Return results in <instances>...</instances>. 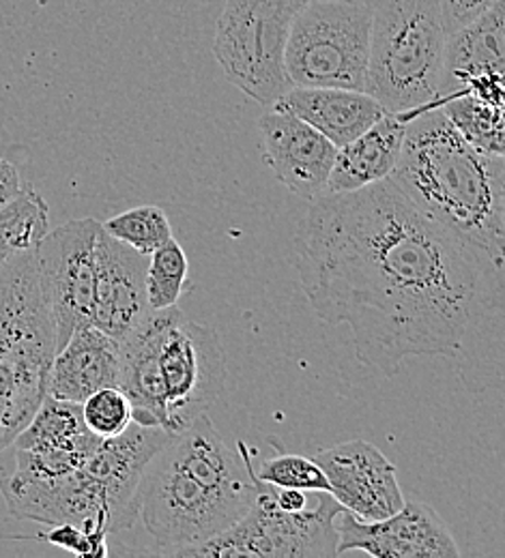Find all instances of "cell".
Segmentation results:
<instances>
[{
  "instance_id": "cell-1",
  "label": "cell",
  "mask_w": 505,
  "mask_h": 558,
  "mask_svg": "<svg viewBox=\"0 0 505 558\" xmlns=\"http://www.w3.org/2000/svg\"><path fill=\"white\" fill-rule=\"evenodd\" d=\"M294 256L316 316L347 325L358 361L385 378L411 356H456L500 294L491 256L389 177L314 198L297 223Z\"/></svg>"
},
{
  "instance_id": "cell-2",
  "label": "cell",
  "mask_w": 505,
  "mask_h": 558,
  "mask_svg": "<svg viewBox=\"0 0 505 558\" xmlns=\"http://www.w3.org/2000/svg\"><path fill=\"white\" fill-rule=\"evenodd\" d=\"M256 498L254 462L201 415L151 458L136 489L139 518L157 546L177 557L237 524Z\"/></svg>"
},
{
  "instance_id": "cell-3",
  "label": "cell",
  "mask_w": 505,
  "mask_h": 558,
  "mask_svg": "<svg viewBox=\"0 0 505 558\" xmlns=\"http://www.w3.org/2000/svg\"><path fill=\"white\" fill-rule=\"evenodd\" d=\"M389 179L418 209L504 269V157L480 153L441 108H426L411 114Z\"/></svg>"
},
{
  "instance_id": "cell-4",
  "label": "cell",
  "mask_w": 505,
  "mask_h": 558,
  "mask_svg": "<svg viewBox=\"0 0 505 558\" xmlns=\"http://www.w3.org/2000/svg\"><path fill=\"white\" fill-rule=\"evenodd\" d=\"M119 344V389L139 425L177 434L224 393L228 372L219 336L177 305L151 310Z\"/></svg>"
},
{
  "instance_id": "cell-5",
  "label": "cell",
  "mask_w": 505,
  "mask_h": 558,
  "mask_svg": "<svg viewBox=\"0 0 505 558\" xmlns=\"http://www.w3.org/2000/svg\"><path fill=\"white\" fill-rule=\"evenodd\" d=\"M55 354L57 329L31 250L0 269V451L48 396Z\"/></svg>"
},
{
  "instance_id": "cell-6",
  "label": "cell",
  "mask_w": 505,
  "mask_h": 558,
  "mask_svg": "<svg viewBox=\"0 0 505 558\" xmlns=\"http://www.w3.org/2000/svg\"><path fill=\"white\" fill-rule=\"evenodd\" d=\"M447 28L436 0H376L363 93L385 112L438 108Z\"/></svg>"
},
{
  "instance_id": "cell-7",
  "label": "cell",
  "mask_w": 505,
  "mask_h": 558,
  "mask_svg": "<svg viewBox=\"0 0 505 558\" xmlns=\"http://www.w3.org/2000/svg\"><path fill=\"white\" fill-rule=\"evenodd\" d=\"M342 509L345 507L329 492H312V500L305 509L285 511L274 500V486L256 477V498L250 511L230 529L177 557H338L336 518Z\"/></svg>"
},
{
  "instance_id": "cell-8",
  "label": "cell",
  "mask_w": 505,
  "mask_h": 558,
  "mask_svg": "<svg viewBox=\"0 0 505 558\" xmlns=\"http://www.w3.org/2000/svg\"><path fill=\"white\" fill-rule=\"evenodd\" d=\"M312 0H226L216 22L214 57L226 80L261 106L290 88L285 48L294 15Z\"/></svg>"
},
{
  "instance_id": "cell-9",
  "label": "cell",
  "mask_w": 505,
  "mask_h": 558,
  "mask_svg": "<svg viewBox=\"0 0 505 558\" xmlns=\"http://www.w3.org/2000/svg\"><path fill=\"white\" fill-rule=\"evenodd\" d=\"M372 7L312 0L292 20L285 48L290 86L363 90Z\"/></svg>"
},
{
  "instance_id": "cell-10",
  "label": "cell",
  "mask_w": 505,
  "mask_h": 558,
  "mask_svg": "<svg viewBox=\"0 0 505 558\" xmlns=\"http://www.w3.org/2000/svg\"><path fill=\"white\" fill-rule=\"evenodd\" d=\"M101 223L93 217L72 219L48 230L35 247L41 292L57 329V352L73 331L93 325L95 243Z\"/></svg>"
},
{
  "instance_id": "cell-11",
  "label": "cell",
  "mask_w": 505,
  "mask_h": 558,
  "mask_svg": "<svg viewBox=\"0 0 505 558\" xmlns=\"http://www.w3.org/2000/svg\"><path fill=\"white\" fill-rule=\"evenodd\" d=\"M336 553H365L374 558H458L460 550L443 518L422 500L376 522H363L342 509L336 518Z\"/></svg>"
},
{
  "instance_id": "cell-12",
  "label": "cell",
  "mask_w": 505,
  "mask_h": 558,
  "mask_svg": "<svg viewBox=\"0 0 505 558\" xmlns=\"http://www.w3.org/2000/svg\"><path fill=\"white\" fill-rule=\"evenodd\" d=\"M329 482V494L356 518L376 522L402 509L396 466L368 440L353 438L312 458Z\"/></svg>"
},
{
  "instance_id": "cell-13",
  "label": "cell",
  "mask_w": 505,
  "mask_h": 558,
  "mask_svg": "<svg viewBox=\"0 0 505 558\" xmlns=\"http://www.w3.org/2000/svg\"><path fill=\"white\" fill-rule=\"evenodd\" d=\"M148 256L117 241L104 228L95 243L93 327L123 342L151 312L146 299Z\"/></svg>"
},
{
  "instance_id": "cell-14",
  "label": "cell",
  "mask_w": 505,
  "mask_h": 558,
  "mask_svg": "<svg viewBox=\"0 0 505 558\" xmlns=\"http://www.w3.org/2000/svg\"><path fill=\"white\" fill-rule=\"evenodd\" d=\"M263 157L276 179L299 198L325 194L338 146L290 112L269 108L261 117Z\"/></svg>"
},
{
  "instance_id": "cell-15",
  "label": "cell",
  "mask_w": 505,
  "mask_h": 558,
  "mask_svg": "<svg viewBox=\"0 0 505 558\" xmlns=\"http://www.w3.org/2000/svg\"><path fill=\"white\" fill-rule=\"evenodd\" d=\"M121 344L93 325L73 331L52 359L48 396L82 404L104 387H119Z\"/></svg>"
},
{
  "instance_id": "cell-16",
  "label": "cell",
  "mask_w": 505,
  "mask_h": 558,
  "mask_svg": "<svg viewBox=\"0 0 505 558\" xmlns=\"http://www.w3.org/2000/svg\"><path fill=\"white\" fill-rule=\"evenodd\" d=\"M269 108L294 114L338 148L358 138L387 114L385 108L363 90L312 86H290Z\"/></svg>"
},
{
  "instance_id": "cell-17",
  "label": "cell",
  "mask_w": 505,
  "mask_h": 558,
  "mask_svg": "<svg viewBox=\"0 0 505 558\" xmlns=\"http://www.w3.org/2000/svg\"><path fill=\"white\" fill-rule=\"evenodd\" d=\"M411 112H387L358 138L338 148L325 194L356 192L387 179L400 157Z\"/></svg>"
},
{
  "instance_id": "cell-18",
  "label": "cell",
  "mask_w": 505,
  "mask_h": 558,
  "mask_svg": "<svg viewBox=\"0 0 505 558\" xmlns=\"http://www.w3.org/2000/svg\"><path fill=\"white\" fill-rule=\"evenodd\" d=\"M504 0L469 24L447 33L445 70L436 106L460 90L471 77L504 73Z\"/></svg>"
},
{
  "instance_id": "cell-19",
  "label": "cell",
  "mask_w": 505,
  "mask_h": 558,
  "mask_svg": "<svg viewBox=\"0 0 505 558\" xmlns=\"http://www.w3.org/2000/svg\"><path fill=\"white\" fill-rule=\"evenodd\" d=\"M50 230V209L31 187L0 209V269L24 252L37 247Z\"/></svg>"
},
{
  "instance_id": "cell-20",
  "label": "cell",
  "mask_w": 505,
  "mask_h": 558,
  "mask_svg": "<svg viewBox=\"0 0 505 558\" xmlns=\"http://www.w3.org/2000/svg\"><path fill=\"white\" fill-rule=\"evenodd\" d=\"M438 108L473 148L504 157V108L467 93L443 99Z\"/></svg>"
},
{
  "instance_id": "cell-21",
  "label": "cell",
  "mask_w": 505,
  "mask_h": 558,
  "mask_svg": "<svg viewBox=\"0 0 505 558\" xmlns=\"http://www.w3.org/2000/svg\"><path fill=\"white\" fill-rule=\"evenodd\" d=\"M101 438L93 432H84L70 442L44 445L31 449H15V473L17 480H55L82 469L84 462L99 447Z\"/></svg>"
},
{
  "instance_id": "cell-22",
  "label": "cell",
  "mask_w": 505,
  "mask_h": 558,
  "mask_svg": "<svg viewBox=\"0 0 505 558\" xmlns=\"http://www.w3.org/2000/svg\"><path fill=\"white\" fill-rule=\"evenodd\" d=\"M88 427L82 418V404L46 396L28 425L15 436L13 445L15 449L61 445L77 438Z\"/></svg>"
},
{
  "instance_id": "cell-23",
  "label": "cell",
  "mask_w": 505,
  "mask_h": 558,
  "mask_svg": "<svg viewBox=\"0 0 505 558\" xmlns=\"http://www.w3.org/2000/svg\"><path fill=\"white\" fill-rule=\"evenodd\" d=\"M190 290V263L179 245L170 239L148 256L146 265V299L151 310L175 307Z\"/></svg>"
},
{
  "instance_id": "cell-24",
  "label": "cell",
  "mask_w": 505,
  "mask_h": 558,
  "mask_svg": "<svg viewBox=\"0 0 505 558\" xmlns=\"http://www.w3.org/2000/svg\"><path fill=\"white\" fill-rule=\"evenodd\" d=\"M104 232L117 241L134 247L136 252L151 256L172 236V226L166 210L153 205H143L136 209L123 210L101 223Z\"/></svg>"
},
{
  "instance_id": "cell-25",
  "label": "cell",
  "mask_w": 505,
  "mask_h": 558,
  "mask_svg": "<svg viewBox=\"0 0 505 558\" xmlns=\"http://www.w3.org/2000/svg\"><path fill=\"white\" fill-rule=\"evenodd\" d=\"M256 477L274 488L303 489V492H329V482L321 466L299 453H278L261 462L254 469Z\"/></svg>"
},
{
  "instance_id": "cell-26",
  "label": "cell",
  "mask_w": 505,
  "mask_h": 558,
  "mask_svg": "<svg viewBox=\"0 0 505 558\" xmlns=\"http://www.w3.org/2000/svg\"><path fill=\"white\" fill-rule=\"evenodd\" d=\"M82 418L97 438H115L123 434L132 418V404L119 387H104L82 402Z\"/></svg>"
},
{
  "instance_id": "cell-27",
  "label": "cell",
  "mask_w": 505,
  "mask_h": 558,
  "mask_svg": "<svg viewBox=\"0 0 505 558\" xmlns=\"http://www.w3.org/2000/svg\"><path fill=\"white\" fill-rule=\"evenodd\" d=\"M37 539H44L57 548H63L75 557L99 558L108 557V535L104 533H88L75 524H52L48 533L37 535Z\"/></svg>"
},
{
  "instance_id": "cell-28",
  "label": "cell",
  "mask_w": 505,
  "mask_h": 558,
  "mask_svg": "<svg viewBox=\"0 0 505 558\" xmlns=\"http://www.w3.org/2000/svg\"><path fill=\"white\" fill-rule=\"evenodd\" d=\"M447 33L469 24L502 0H436Z\"/></svg>"
},
{
  "instance_id": "cell-29",
  "label": "cell",
  "mask_w": 505,
  "mask_h": 558,
  "mask_svg": "<svg viewBox=\"0 0 505 558\" xmlns=\"http://www.w3.org/2000/svg\"><path fill=\"white\" fill-rule=\"evenodd\" d=\"M26 185H22L20 170L9 161L0 157V209H4L9 203H13Z\"/></svg>"
},
{
  "instance_id": "cell-30",
  "label": "cell",
  "mask_w": 505,
  "mask_h": 558,
  "mask_svg": "<svg viewBox=\"0 0 505 558\" xmlns=\"http://www.w3.org/2000/svg\"><path fill=\"white\" fill-rule=\"evenodd\" d=\"M358 2H363V4H368V7H372L376 0H358Z\"/></svg>"
}]
</instances>
